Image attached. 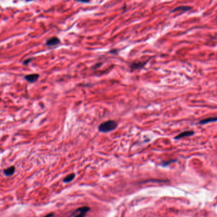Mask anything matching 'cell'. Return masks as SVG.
I'll return each instance as SVG.
<instances>
[{"instance_id":"cell-1","label":"cell","mask_w":217,"mask_h":217,"mask_svg":"<svg viewBox=\"0 0 217 217\" xmlns=\"http://www.w3.org/2000/svg\"><path fill=\"white\" fill-rule=\"evenodd\" d=\"M117 127V123L113 120H109L101 123L98 126V131L102 133H108Z\"/></svg>"},{"instance_id":"cell-2","label":"cell","mask_w":217,"mask_h":217,"mask_svg":"<svg viewBox=\"0 0 217 217\" xmlns=\"http://www.w3.org/2000/svg\"><path fill=\"white\" fill-rule=\"evenodd\" d=\"M90 210V208L88 206H83L81 207L76 210V212L78 214L74 217H84L86 215V213Z\"/></svg>"},{"instance_id":"cell-3","label":"cell","mask_w":217,"mask_h":217,"mask_svg":"<svg viewBox=\"0 0 217 217\" xmlns=\"http://www.w3.org/2000/svg\"><path fill=\"white\" fill-rule=\"evenodd\" d=\"M194 133V131H192V130L183 131V132H182V133H180V134H179L178 135H177V136L175 137V139L179 140V139H182V138H184V137H188L192 136Z\"/></svg>"},{"instance_id":"cell-4","label":"cell","mask_w":217,"mask_h":217,"mask_svg":"<svg viewBox=\"0 0 217 217\" xmlns=\"http://www.w3.org/2000/svg\"><path fill=\"white\" fill-rule=\"evenodd\" d=\"M39 77V75L38 74H28L24 77L25 80H27L28 82L31 83H35L36 81H37L38 78Z\"/></svg>"},{"instance_id":"cell-5","label":"cell","mask_w":217,"mask_h":217,"mask_svg":"<svg viewBox=\"0 0 217 217\" xmlns=\"http://www.w3.org/2000/svg\"><path fill=\"white\" fill-rule=\"evenodd\" d=\"M147 61L145 62H133L130 65L129 68H130L131 70H135L139 69H141L142 68V67H143V66L147 64Z\"/></svg>"},{"instance_id":"cell-6","label":"cell","mask_w":217,"mask_h":217,"mask_svg":"<svg viewBox=\"0 0 217 217\" xmlns=\"http://www.w3.org/2000/svg\"><path fill=\"white\" fill-rule=\"evenodd\" d=\"M60 43V41L58 38L53 37L48 39L46 42V44L47 45V46H55V45L58 44Z\"/></svg>"},{"instance_id":"cell-7","label":"cell","mask_w":217,"mask_h":217,"mask_svg":"<svg viewBox=\"0 0 217 217\" xmlns=\"http://www.w3.org/2000/svg\"><path fill=\"white\" fill-rule=\"evenodd\" d=\"M217 121V116L216 117H209L207 118H205L204 119H202L199 121V124L200 125H205V124H208L210 123H213Z\"/></svg>"},{"instance_id":"cell-8","label":"cell","mask_w":217,"mask_h":217,"mask_svg":"<svg viewBox=\"0 0 217 217\" xmlns=\"http://www.w3.org/2000/svg\"><path fill=\"white\" fill-rule=\"evenodd\" d=\"M15 166H10V167L5 169V170H4V174L7 177H10L13 175V173H15Z\"/></svg>"},{"instance_id":"cell-9","label":"cell","mask_w":217,"mask_h":217,"mask_svg":"<svg viewBox=\"0 0 217 217\" xmlns=\"http://www.w3.org/2000/svg\"><path fill=\"white\" fill-rule=\"evenodd\" d=\"M191 9V8L190 7H187V6H180L177 7L176 8L172 11V12H187V11L190 10Z\"/></svg>"},{"instance_id":"cell-10","label":"cell","mask_w":217,"mask_h":217,"mask_svg":"<svg viewBox=\"0 0 217 217\" xmlns=\"http://www.w3.org/2000/svg\"><path fill=\"white\" fill-rule=\"evenodd\" d=\"M75 176H76L75 173L70 174V175H67L65 177L63 180V182L64 183H69L70 182H72L73 179L75 178Z\"/></svg>"},{"instance_id":"cell-11","label":"cell","mask_w":217,"mask_h":217,"mask_svg":"<svg viewBox=\"0 0 217 217\" xmlns=\"http://www.w3.org/2000/svg\"><path fill=\"white\" fill-rule=\"evenodd\" d=\"M176 161H177V160H171V161H168V162H163L161 165H162L163 166H168V165H169L170 164H171V163L175 162Z\"/></svg>"},{"instance_id":"cell-12","label":"cell","mask_w":217,"mask_h":217,"mask_svg":"<svg viewBox=\"0 0 217 217\" xmlns=\"http://www.w3.org/2000/svg\"><path fill=\"white\" fill-rule=\"evenodd\" d=\"M33 60V58H27V59H26V60L24 62V64H25V65L29 64Z\"/></svg>"},{"instance_id":"cell-13","label":"cell","mask_w":217,"mask_h":217,"mask_svg":"<svg viewBox=\"0 0 217 217\" xmlns=\"http://www.w3.org/2000/svg\"><path fill=\"white\" fill-rule=\"evenodd\" d=\"M102 63H101V62L98 63V64H97L96 65H95V66H94V69H97V68H98V67L102 66Z\"/></svg>"},{"instance_id":"cell-14","label":"cell","mask_w":217,"mask_h":217,"mask_svg":"<svg viewBox=\"0 0 217 217\" xmlns=\"http://www.w3.org/2000/svg\"><path fill=\"white\" fill-rule=\"evenodd\" d=\"M75 1L80 3H88L90 1V0H75Z\"/></svg>"},{"instance_id":"cell-15","label":"cell","mask_w":217,"mask_h":217,"mask_svg":"<svg viewBox=\"0 0 217 217\" xmlns=\"http://www.w3.org/2000/svg\"><path fill=\"white\" fill-rule=\"evenodd\" d=\"M53 216H54V214L52 213H51L48 214V215H46V216H43V217H53Z\"/></svg>"},{"instance_id":"cell-16","label":"cell","mask_w":217,"mask_h":217,"mask_svg":"<svg viewBox=\"0 0 217 217\" xmlns=\"http://www.w3.org/2000/svg\"><path fill=\"white\" fill-rule=\"evenodd\" d=\"M27 1H32V0H26Z\"/></svg>"}]
</instances>
